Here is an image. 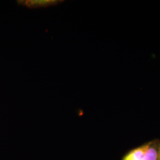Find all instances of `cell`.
Masks as SVG:
<instances>
[{"label": "cell", "mask_w": 160, "mask_h": 160, "mask_svg": "<svg viewBox=\"0 0 160 160\" xmlns=\"http://www.w3.org/2000/svg\"><path fill=\"white\" fill-rule=\"evenodd\" d=\"M143 160H160V143L158 141L146 143Z\"/></svg>", "instance_id": "cell-1"}, {"label": "cell", "mask_w": 160, "mask_h": 160, "mask_svg": "<svg viewBox=\"0 0 160 160\" xmlns=\"http://www.w3.org/2000/svg\"><path fill=\"white\" fill-rule=\"evenodd\" d=\"M55 1H27L25 4L26 6L29 7H40V6H48L55 4Z\"/></svg>", "instance_id": "cell-3"}, {"label": "cell", "mask_w": 160, "mask_h": 160, "mask_svg": "<svg viewBox=\"0 0 160 160\" xmlns=\"http://www.w3.org/2000/svg\"><path fill=\"white\" fill-rule=\"evenodd\" d=\"M146 144L132 149L123 157L122 160H143Z\"/></svg>", "instance_id": "cell-2"}]
</instances>
